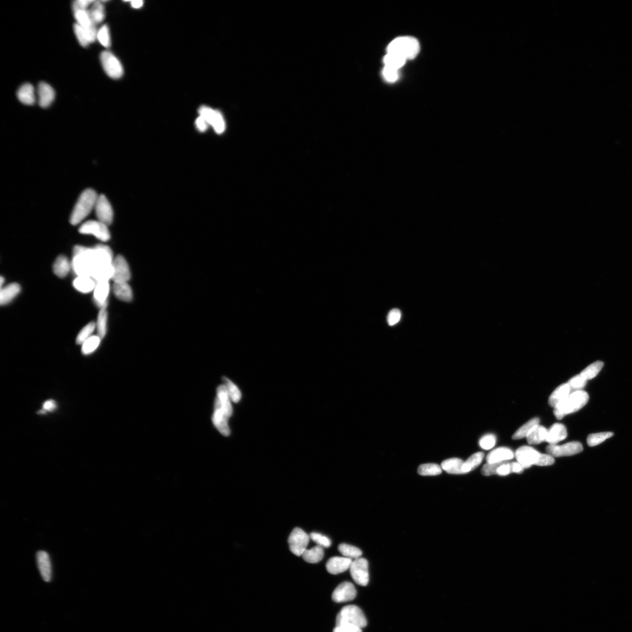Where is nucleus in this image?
Returning a JSON list of instances; mask_svg holds the SVG:
<instances>
[{"instance_id": "44", "label": "nucleus", "mask_w": 632, "mask_h": 632, "mask_svg": "<svg viewBox=\"0 0 632 632\" xmlns=\"http://www.w3.org/2000/svg\"><path fill=\"white\" fill-rule=\"evenodd\" d=\"M101 338L97 335H92L82 344L81 351L84 355H89L93 352L99 346Z\"/></svg>"}, {"instance_id": "49", "label": "nucleus", "mask_w": 632, "mask_h": 632, "mask_svg": "<svg viewBox=\"0 0 632 632\" xmlns=\"http://www.w3.org/2000/svg\"><path fill=\"white\" fill-rule=\"evenodd\" d=\"M587 382V380L580 374L570 379L567 383L569 384L571 390L577 391V390H581L583 389L586 386Z\"/></svg>"}, {"instance_id": "62", "label": "nucleus", "mask_w": 632, "mask_h": 632, "mask_svg": "<svg viewBox=\"0 0 632 632\" xmlns=\"http://www.w3.org/2000/svg\"><path fill=\"white\" fill-rule=\"evenodd\" d=\"M131 5L132 8L135 9L140 8L142 7V5H143V1H140V0H138V1H131Z\"/></svg>"}, {"instance_id": "40", "label": "nucleus", "mask_w": 632, "mask_h": 632, "mask_svg": "<svg viewBox=\"0 0 632 632\" xmlns=\"http://www.w3.org/2000/svg\"><path fill=\"white\" fill-rule=\"evenodd\" d=\"M74 15L76 19V23L85 29H89L93 26H96L91 21L88 10L74 12Z\"/></svg>"}, {"instance_id": "23", "label": "nucleus", "mask_w": 632, "mask_h": 632, "mask_svg": "<svg viewBox=\"0 0 632 632\" xmlns=\"http://www.w3.org/2000/svg\"><path fill=\"white\" fill-rule=\"evenodd\" d=\"M216 399L219 400L220 405L224 413L230 418L233 414V407L231 403L232 400L225 385H220L217 388Z\"/></svg>"}, {"instance_id": "51", "label": "nucleus", "mask_w": 632, "mask_h": 632, "mask_svg": "<svg viewBox=\"0 0 632 632\" xmlns=\"http://www.w3.org/2000/svg\"><path fill=\"white\" fill-rule=\"evenodd\" d=\"M398 70L388 66H384L382 70L384 79L390 83L395 82L399 77Z\"/></svg>"}, {"instance_id": "57", "label": "nucleus", "mask_w": 632, "mask_h": 632, "mask_svg": "<svg viewBox=\"0 0 632 632\" xmlns=\"http://www.w3.org/2000/svg\"><path fill=\"white\" fill-rule=\"evenodd\" d=\"M555 462V458L552 455L541 453L537 465L538 466H550V465L554 464Z\"/></svg>"}, {"instance_id": "15", "label": "nucleus", "mask_w": 632, "mask_h": 632, "mask_svg": "<svg viewBox=\"0 0 632 632\" xmlns=\"http://www.w3.org/2000/svg\"><path fill=\"white\" fill-rule=\"evenodd\" d=\"M356 591L354 584L350 582H344L336 588L332 595V599L335 603L349 602L355 599Z\"/></svg>"}, {"instance_id": "46", "label": "nucleus", "mask_w": 632, "mask_h": 632, "mask_svg": "<svg viewBox=\"0 0 632 632\" xmlns=\"http://www.w3.org/2000/svg\"><path fill=\"white\" fill-rule=\"evenodd\" d=\"M613 436L614 433L613 432L591 434L587 438V443L590 447L596 446L603 443L608 438H611Z\"/></svg>"}, {"instance_id": "19", "label": "nucleus", "mask_w": 632, "mask_h": 632, "mask_svg": "<svg viewBox=\"0 0 632 632\" xmlns=\"http://www.w3.org/2000/svg\"><path fill=\"white\" fill-rule=\"evenodd\" d=\"M352 563V559L345 557H333L326 564V569L329 573L336 575L349 569Z\"/></svg>"}, {"instance_id": "17", "label": "nucleus", "mask_w": 632, "mask_h": 632, "mask_svg": "<svg viewBox=\"0 0 632 632\" xmlns=\"http://www.w3.org/2000/svg\"><path fill=\"white\" fill-rule=\"evenodd\" d=\"M36 562L40 576L44 582H50L52 577V569L48 553L44 551L37 553Z\"/></svg>"}, {"instance_id": "56", "label": "nucleus", "mask_w": 632, "mask_h": 632, "mask_svg": "<svg viewBox=\"0 0 632 632\" xmlns=\"http://www.w3.org/2000/svg\"><path fill=\"white\" fill-rule=\"evenodd\" d=\"M94 2L95 1H92V0H77L74 1L72 5L73 12L82 11V10H88V7Z\"/></svg>"}, {"instance_id": "35", "label": "nucleus", "mask_w": 632, "mask_h": 632, "mask_svg": "<svg viewBox=\"0 0 632 632\" xmlns=\"http://www.w3.org/2000/svg\"><path fill=\"white\" fill-rule=\"evenodd\" d=\"M484 457V453L482 452H478L471 455L466 461H464L463 466L464 473L467 474L475 470L481 464Z\"/></svg>"}, {"instance_id": "8", "label": "nucleus", "mask_w": 632, "mask_h": 632, "mask_svg": "<svg viewBox=\"0 0 632 632\" xmlns=\"http://www.w3.org/2000/svg\"><path fill=\"white\" fill-rule=\"evenodd\" d=\"M199 116L202 117L211 125L217 134H222L226 130V122L222 113L213 108L202 106L199 110Z\"/></svg>"}, {"instance_id": "20", "label": "nucleus", "mask_w": 632, "mask_h": 632, "mask_svg": "<svg viewBox=\"0 0 632 632\" xmlns=\"http://www.w3.org/2000/svg\"><path fill=\"white\" fill-rule=\"evenodd\" d=\"M515 457L514 452L507 447H499L488 454L487 463H500L513 459Z\"/></svg>"}, {"instance_id": "42", "label": "nucleus", "mask_w": 632, "mask_h": 632, "mask_svg": "<svg viewBox=\"0 0 632 632\" xmlns=\"http://www.w3.org/2000/svg\"><path fill=\"white\" fill-rule=\"evenodd\" d=\"M604 362L598 361L587 366L581 372L580 375L587 380L592 379L596 377L602 369Z\"/></svg>"}, {"instance_id": "47", "label": "nucleus", "mask_w": 632, "mask_h": 632, "mask_svg": "<svg viewBox=\"0 0 632 632\" xmlns=\"http://www.w3.org/2000/svg\"><path fill=\"white\" fill-rule=\"evenodd\" d=\"M97 39L102 45L108 47L111 45V39L109 28L106 25H103L98 30Z\"/></svg>"}, {"instance_id": "55", "label": "nucleus", "mask_w": 632, "mask_h": 632, "mask_svg": "<svg viewBox=\"0 0 632 632\" xmlns=\"http://www.w3.org/2000/svg\"><path fill=\"white\" fill-rule=\"evenodd\" d=\"M333 632H362L361 628L351 624L336 625Z\"/></svg>"}, {"instance_id": "39", "label": "nucleus", "mask_w": 632, "mask_h": 632, "mask_svg": "<svg viewBox=\"0 0 632 632\" xmlns=\"http://www.w3.org/2000/svg\"><path fill=\"white\" fill-rule=\"evenodd\" d=\"M539 422L540 419L538 417L533 418V419L528 421L524 425L520 427L516 431L515 433L512 436V439L519 440L526 437L532 428L537 425V424H539Z\"/></svg>"}, {"instance_id": "3", "label": "nucleus", "mask_w": 632, "mask_h": 632, "mask_svg": "<svg viewBox=\"0 0 632 632\" xmlns=\"http://www.w3.org/2000/svg\"><path fill=\"white\" fill-rule=\"evenodd\" d=\"M589 400V394L582 390H577L570 393L554 408V414L557 419L562 420L567 414L582 409Z\"/></svg>"}, {"instance_id": "31", "label": "nucleus", "mask_w": 632, "mask_h": 632, "mask_svg": "<svg viewBox=\"0 0 632 632\" xmlns=\"http://www.w3.org/2000/svg\"><path fill=\"white\" fill-rule=\"evenodd\" d=\"M71 268H72V264L70 263L67 258L64 256H60L56 258L53 264V273L56 276L62 278L67 276Z\"/></svg>"}, {"instance_id": "2", "label": "nucleus", "mask_w": 632, "mask_h": 632, "mask_svg": "<svg viewBox=\"0 0 632 632\" xmlns=\"http://www.w3.org/2000/svg\"><path fill=\"white\" fill-rule=\"evenodd\" d=\"M98 196L93 189H88L81 193L71 214L70 222L77 225L89 216L95 209Z\"/></svg>"}, {"instance_id": "52", "label": "nucleus", "mask_w": 632, "mask_h": 632, "mask_svg": "<svg viewBox=\"0 0 632 632\" xmlns=\"http://www.w3.org/2000/svg\"><path fill=\"white\" fill-rule=\"evenodd\" d=\"M496 437L494 434H487L482 437L480 440V446L484 450H490L495 446L496 444Z\"/></svg>"}, {"instance_id": "41", "label": "nucleus", "mask_w": 632, "mask_h": 632, "mask_svg": "<svg viewBox=\"0 0 632 632\" xmlns=\"http://www.w3.org/2000/svg\"><path fill=\"white\" fill-rule=\"evenodd\" d=\"M418 474L422 476H436L442 472V468L436 464H425L420 465Z\"/></svg>"}, {"instance_id": "34", "label": "nucleus", "mask_w": 632, "mask_h": 632, "mask_svg": "<svg viewBox=\"0 0 632 632\" xmlns=\"http://www.w3.org/2000/svg\"><path fill=\"white\" fill-rule=\"evenodd\" d=\"M88 12L94 25L100 23L104 19V6L101 1H95L91 8L88 9Z\"/></svg>"}, {"instance_id": "63", "label": "nucleus", "mask_w": 632, "mask_h": 632, "mask_svg": "<svg viewBox=\"0 0 632 632\" xmlns=\"http://www.w3.org/2000/svg\"><path fill=\"white\" fill-rule=\"evenodd\" d=\"M4 279L2 277H1V279H0V283H1V289L3 288V284H4Z\"/></svg>"}, {"instance_id": "24", "label": "nucleus", "mask_w": 632, "mask_h": 632, "mask_svg": "<svg viewBox=\"0 0 632 632\" xmlns=\"http://www.w3.org/2000/svg\"><path fill=\"white\" fill-rule=\"evenodd\" d=\"M21 288L18 284L13 283L1 289L0 291V304L6 305L10 303L21 292Z\"/></svg>"}, {"instance_id": "14", "label": "nucleus", "mask_w": 632, "mask_h": 632, "mask_svg": "<svg viewBox=\"0 0 632 632\" xmlns=\"http://www.w3.org/2000/svg\"><path fill=\"white\" fill-rule=\"evenodd\" d=\"M113 275L112 280L114 283H128L131 278L130 267L125 258L118 256L113 262Z\"/></svg>"}, {"instance_id": "30", "label": "nucleus", "mask_w": 632, "mask_h": 632, "mask_svg": "<svg viewBox=\"0 0 632 632\" xmlns=\"http://www.w3.org/2000/svg\"><path fill=\"white\" fill-rule=\"evenodd\" d=\"M17 96L19 100L23 104L30 105L35 103V90L30 84L26 83L22 85L17 93Z\"/></svg>"}, {"instance_id": "13", "label": "nucleus", "mask_w": 632, "mask_h": 632, "mask_svg": "<svg viewBox=\"0 0 632 632\" xmlns=\"http://www.w3.org/2000/svg\"><path fill=\"white\" fill-rule=\"evenodd\" d=\"M541 453L529 446L519 447L515 453V457L519 463L525 468H529L532 465H537Z\"/></svg>"}, {"instance_id": "59", "label": "nucleus", "mask_w": 632, "mask_h": 632, "mask_svg": "<svg viewBox=\"0 0 632 632\" xmlns=\"http://www.w3.org/2000/svg\"><path fill=\"white\" fill-rule=\"evenodd\" d=\"M196 126L198 130L200 132L206 131L208 128L209 125L207 121L202 117L199 116L196 120Z\"/></svg>"}, {"instance_id": "36", "label": "nucleus", "mask_w": 632, "mask_h": 632, "mask_svg": "<svg viewBox=\"0 0 632 632\" xmlns=\"http://www.w3.org/2000/svg\"><path fill=\"white\" fill-rule=\"evenodd\" d=\"M406 62V60L402 57L391 53H387L383 59V63L385 66L396 70H399L400 68L405 65Z\"/></svg>"}, {"instance_id": "21", "label": "nucleus", "mask_w": 632, "mask_h": 632, "mask_svg": "<svg viewBox=\"0 0 632 632\" xmlns=\"http://www.w3.org/2000/svg\"><path fill=\"white\" fill-rule=\"evenodd\" d=\"M38 93L39 104L43 108L49 106L55 98V91L50 85L46 83L42 82L39 84Z\"/></svg>"}, {"instance_id": "64", "label": "nucleus", "mask_w": 632, "mask_h": 632, "mask_svg": "<svg viewBox=\"0 0 632 632\" xmlns=\"http://www.w3.org/2000/svg\"><path fill=\"white\" fill-rule=\"evenodd\" d=\"M46 412H46V410H44V409H42V410H39V412H38V413L39 414H46Z\"/></svg>"}, {"instance_id": "38", "label": "nucleus", "mask_w": 632, "mask_h": 632, "mask_svg": "<svg viewBox=\"0 0 632 632\" xmlns=\"http://www.w3.org/2000/svg\"><path fill=\"white\" fill-rule=\"evenodd\" d=\"M106 309L107 308L100 309L96 322L97 335L101 339L103 338L107 333V312Z\"/></svg>"}, {"instance_id": "16", "label": "nucleus", "mask_w": 632, "mask_h": 632, "mask_svg": "<svg viewBox=\"0 0 632 632\" xmlns=\"http://www.w3.org/2000/svg\"><path fill=\"white\" fill-rule=\"evenodd\" d=\"M229 419V417L221 407L219 400L216 398L215 411L212 417L213 423L219 432L224 436H228L230 434Z\"/></svg>"}, {"instance_id": "22", "label": "nucleus", "mask_w": 632, "mask_h": 632, "mask_svg": "<svg viewBox=\"0 0 632 632\" xmlns=\"http://www.w3.org/2000/svg\"><path fill=\"white\" fill-rule=\"evenodd\" d=\"M567 437V431L564 424L555 423L548 431L546 441L550 444H557Z\"/></svg>"}, {"instance_id": "12", "label": "nucleus", "mask_w": 632, "mask_h": 632, "mask_svg": "<svg viewBox=\"0 0 632 632\" xmlns=\"http://www.w3.org/2000/svg\"><path fill=\"white\" fill-rule=\"evenodd\" d=\"M94 210L97 220L106 224L107 226L110 225L113 222V210L106 197L104 195L98 196Z\"/></svg>"}, {"instance_id": "45", "label": "nucleus", "mask_w": 632, "mask_h": 632, "mask_svg": "<svg viewBox=\"0 0 632 632\" xmlns=\"http://www.w3.org/2000/svg\"><path fill=\"white\" fill-rule=\"evenodd\" d=\"M223 381L229 392L231 400L234 403H238L241 398V393L238 387L229 379L224 377Z\"/></svg>"}, {"instance_id": "50", "label": "nucleus", "mask_w": 632, "mask_h": 632, "mask_svg": "<svg viewBox=\"0 0 632 632\" xmlns=\"http://www.w3.org/2000/svg\"><path fill=\"white\" fill-rule=\"evenodd\" d=\"M310 538L318 546H320L323 548H328L331 545V540L327 537L322 535L320 533L313 532L311 533Z\"/></svg>"}, {"instance_id": "26", "label": "nucleus", "mask_w": 632, "mask_h": 632, "mask_svg": "<svg viewBox=\"0 0 632 632\" xmlns=\"http://www.w3.org/2000/svg\"><path fill=\"white\" fill-rule=\"evenodd\" d=\"M113 275V263L100 265L98 266L93 271L91 278L98 283L101 281H109L112 280Z\"/></svg>"}, {"instance_id": "58", "label": "nucleus", "mask_w": 632, "mask_h": 632, "mask_svg": "<svg viewBox=\"0 0 632 632\" xmlns=\"http://www.w3.org/2000/svg\"><path fill=\"white\" fill-rule=\"evenodd\" d=\"M512 472L511 463L505 461L498 468L497 474L500 476H506Z\"/></svg>"}, {"instance_id": "54", "label": "nucleus", "mask_w": 632, "mask_h": 632, "mask_svg": "<svg viewBox=\"0 0 632 632\" xmlns=\"http://www.w3.org/2000/svg\"><path fill=\"white\" fill-rule=\"evenodd\" d=\"M401 318V312L397 309H393L389 312L388 316H387V321L389 325L392 326L395 325L398 322Z\"/></svg>"}, {"instance_id": "6", "label": "nucleus", "mask_w": 632, "mask_h": 632, "mask_svg": "<svg viewBox=\"0 0 632 632\" xmlns=\"http://www.w3.org/2000/svg\"><path fill=\"white\" fill-rule=\"evenodd\" d=\"M100 60L105 72L112 79H119L123 75L122 64L109 51H104L100 55Z\"/></svg>"}, {"instance_id": "18", "label": "nucleus", "mask_w": 632, "mask_h": 632, "mask_svg": "<svg viewBox=\"0 0 632 632\" xmlns=\"http://www.w3.org/2000/svg\"><path fill=\"white\" fill-rule=\"evenodd\" d=\"M110 290L109 281H101L97 283L94 290L93 300L95 304L100 309L107 308V298Z\"/></svg>"}, {"instance_id": "5", "label": "nucleus", "mask_w": 632, "mask_h": 632, "mask_svg": "<svg viewBox=\"0 0 632 632\" xmlns=\"http://www.w3.org/2000/svg\"><path fill=\"white\" fill-rule=\"evenodd\" d=\"M342 624H351L363 628L366 627L367 621L359 607L348 606L342 608L336 618V625Z\"/></svg>"}, {"instance_id": "10", "label": "nucleus", "mask_w": 632, "mask_h": 632, "mask_svg": "<svg viewBox=\"0 0 632 632\" xmlns=\"http://www.w3.org/2000/svg\"><path fill=\"white\" fill-rule=\"evenodd\" d=\"M349 570L352 579L358 585L361 586L368 585L369 583L368 561L361 557L353 560Z\"/></svg>"}, {"instance_id": "32", "label": "nucleus", "mask_w": 632, "mask_h": 632, "mask_svg": "<svg viewBox=\"0 0 632 632\" xmlns=\"http://www.w3.org/2000/svg\"><path fill=\"white\" fill-rule=\"evenodd\" d=\"M464 461L458 458H449L444 460L441 467L447 473L451 474H464L463 466Z\"/></svg>"}, {"instance_id": "37", "label": "nucleus", "mask_w": 632, "mask_h": 632, "mask_svg": "<svg viewBox=\"0 0 632 632\" xmlns=\"http://www.w3.org/2000/svg\"><path fill=\"white\" fill-rule=\"evenodd\" d=\"M338 551L343 556L352 560L360 558L362 555L361 550L358 548L344 543L338 546Z\"/></svg>"}, {"instance_id": "53", "label": "nucleus", "mask_w": 632, "mask_h": 632, "mask_svg": "<svg viewBox=\"0 0 632 632\" xmlns=\"http://www.w3.org/2000/svg\"><path fill=\"white\" fill-rule=\"evenodd\" d=\"M504 462H500V463H487L484 465L481 470V474L484 476L488 477L491 475L497 474L498 468L500 465L504 463Z\"/></svg>"}, {"instance_id": "60", "label": "nucleus", "mask_w": 632, "mask_h": 632, "mask_svg": "<svg viewBox=\"0 0 632 632\" xmlns=\"http://www.w3.org/2000/svg\"><path fill=\"white\" fill-rule=\"evenodd\" d=\"M56 403L53 400H47L43 405V409L46 410V412H53L56 409Z\"/></svg>"}, {"instance_id": "43", "label": "nucleus", "mask_w": 632, "mask_h": 632, "mask_svg": "<svg viewBox=\"0 0 632 632\" xmlns=\"http://www.w3.org/2000/svg\"><path fill=\"white\" fill-rule=\"evenodd\" d=\"M96 328V324L94 322H89L78 334L76 338V343L79 345H82L83 343L92 336L93 332L95 328Z\"/></svg>"}, {"instance_id": "7", "label": "nucleus", "mask_w": 632, "mask_h": 632, "mask_svg": "<svg viewBox=\"0 0 632 632\" xmlns=\"http://www.w3.org/2000/svg\"><path fill=\"white\" fill-rule=\"evenodd\" d=\"M310 536L301 528H296L292 532L288 539L289 546L291 552L297 556H301L309 545Z\"/></svg>"}, {"instance_id": "33", "label": "nucleus", "mask_w": 632, "mask_h": 632, "mask_svg": "<svg viewBox=\"0 0 632 632\" xmlns=\"http://www.w3.org/2000/svg\"><path fill=\"white\" fill-rule=\"evenodd\" d=\"M324 549L320 546H316L311 549L305 550L302 557L306 562L316 564L320 562L324 557Z\"/></svg>"}, {"instance_id": "29", "label": "nucleus", "mask_w": 632, "mask_h": 632, "mask_svg": "<svg viewBox=\"0 0 632 632\" xmlns=\"http://www.w3.org/2000/svg\"><path fill=\"white\" fill-rule=\"evenodd\" d=\"M96 282L90 277H77L73 281V287L76 290L83 294L89 293L94 290Z\"/></svg>"}, {"instance_id": "11", "label": "nucleus", "mask_w": 632, "mask_h": 632, "mask_svg": "<svg viewBox=\"0 0 632 632\" xmlns=\"http://www.w3.org/2000/svg\"><path fill=\"white\" fill-rule=\"evenodd\" d=\"M583 447L579 441H572L563 445L550 444L546 447L548 454L553 457L571 456L582 452Z\"/></svg>"}, {"instance_id": "25", "label": "nucleus", "mask_w": 632, "mask_h": 632, "mask_svg": "<svg viewBox=\"0 0 632 632\" xmlns=\"http://www.w3.org/2000/svg\"><path fill=\"white\" fill-rule=\"evenodd\" d=\"M548 430L544 426L539 424L532 428L526 436L527 441L529 444H539L546 441Z\"/></svg>"}, {"instance_id": "61", "label": "nucleus", "mask_w": 632, "mask_h": 632, "mask_svg": "<svg viewBox=\"0 0 632 632\" xmlns=\"http://www.w3.org/2000/svg\"><path fill=\"white\" fill-rule=\"evenodd\" d=\"M511 468L512 472H514V473L517 474H521L523 470H524V468H523L522 465L519 463L518 462H517V463H511Z\"/></svg>"}, {"instance_id": "9", "label": "nucleus", "mask_w": 632, "mask_h": 632, "mask_svg": "<svg viewBox=\"0 0 632 632\" xmlns=\"http://www.w3.org/2000/svg\"><path fill=\"white\" fill-rule=\"evenodd\" d=\"M79 232L83 234H91L103 242H106L110 239L108 226L98 220H90L85 222L80 227Z\"/></svg>"}, {"instance_id": "48", "label": "nucleus", "mask_w": 632, "mask_h": 632, "mask_svg": "<svg viewBox=\"0 0 632 632\" xmlns=\"http://www.w3.org/2000/svg\"><path fill=\"white\" fill-rule=\"evenodd\" d=\"M74 30L78 41L81 46L86 47L89 45L90 43L86 30L77 23H75L74 25Z\"/></svg>"}, {"instance_id": "4", "label": "nucleus", "mask_w": 632, "mask_h": 632, "mask_svg": "<svg viewBox=\"0 0 632 632\" xmlns=\"http://www.w3.org/2000/svg\"><path fill=\"white\" fill-rule=\"evenodd\" d=\"M420 51V44L412 36H400L393 39L387 47V53L396 54L407 60H412Z\"/></svg>"}, {"instance_id": "27", "label": "nucleus", "mask_w": 632, "mask_h": 632, "mask_svg": "<svg viewBox=\"0 0 632 632\" xmlns=\"http://www.w3.org/2000/svg\"><path fill=\"white\" fill-rule=\"evenodd\" d=\"M571 390H572L568 383L562 384L557 387L549 397V405L555 408L559 403L570 395Z\"/></svg>"}, {"instance_id": "28", "label": "nucleus", "mask_w": 632, "mask_h": 632, "mask_svg": "<svg viewBox=\"0 0 632 632\" xmlns=\"http://www.w3.org/2000/svg\"><path fill=\"white\" fill-rule=\"evenodd\" d=\"M114 294L122 302H130L133 298L132 289L128 283H114L113 285Z\"/></svg>"}, {"instance_id": "1", "label": "nucleus", "mask_w": 632, "mask_h": 632, "mask_svg": "<svg viewBox=\"0 0 632 632\" xmlns=\"http://www.w3.org/2000/svg\"><path fill=\"white\" fill-rule=\"evenodd\" d=\"M95 267L91 248L80 246L74 248L72 268L77 277H91Z\"/></svg>"}]
</instances>
